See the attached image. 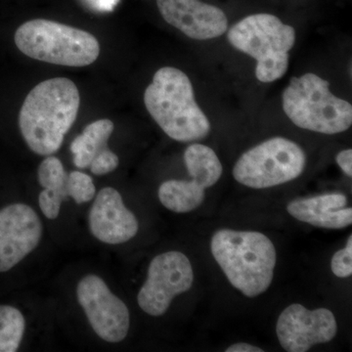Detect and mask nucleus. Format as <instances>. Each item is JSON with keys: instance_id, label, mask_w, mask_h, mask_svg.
<instances>
[{"instance_id": "nucleus-1", "label": "nucleus", "mask_w": 352, "mask_h": 352, "mask_svg": "<svg viewBox=\"0 0 352 352\" xmlns=\"http://www.w3.org/2000/svg\"><path fill=\"white\" fill-rule=\"evenodd\" d=\"M80 104V91L69 78H51L32 88L19 115L21 133L30 149L39 156L59 151Z\"/></svg>"}, {"instance_id": "nucleus-2", "label": "nucleus", "mask_w": 352, "mask_h": 352, "mask_svg": "<svg viewBox=\"0 0 352 352\" xmlns=\"http://www.w3.org/2000/svg\"><path fill=\"white\" fill-rule=\"evenodd\" d=\"M144 104L155 122L173 140L193 142L210 133V120L197 103L188 76L180 69H157L146 88Z\"/></svg>"}, {"instance_id": "nucleus-3", "label": "nucleus", "mask_w": 352, "mask_h": 352, "mask_svg": "<svg viewBox=\"0 0 352 352\" xmlns=\"http://www.w3.org/2000/svg\"><path fill=\"white\" fill-rule=\"evenodd\" d=\"M210 250L228 281L243 295L256 298L270 288L277 254L267 236L222 229L212 236Z\"/></svg>"}, {"instance_id": "nucleus-4", "label": "nucleus", "mask_w": 352, "mask_h": 352, "mask_svg": "<svg viewBox=\"0 0 352 352\" xmlns=\"http://www.w3.org/2000/svg\"><path fill=\"white\" fill-rule=\"evenodd\" d=\"M235 50L256 60V76L270 83L283 78L289 68V52L296 43V31L276 16L259 13L248 16L227 34Z\"/></svg>"}, {"instance_id": "nucleus-5", "label": "nucleus", "mask_w": 352, "mask_h": 352, "mask_svg": "<svg viewBox=\"0 0 352 352\" xmlns=\"http://www.w3.org/2000/svg\"><path fill=\"white\" fill-rule=\"evenodd\" d=\"M282 99L287 117L300 129L332 135L351 126V104L333 95L330 83L314 73L292 78Z\"/></svg>"}, {"instance_id": "nucleus-6", "label": "nucleus", "mask_w": 352, "mask_h": 352, "mask_svg": "<svg viewBox=\"0 0 352 352\" xmlns=\"http://www.w3.org/2000/svg\"><path fill=\"white\" fill-rule=\"evenodd\" d=\"M15 43L28 57L61 66H88L100 54V44L94 34L45 19L28 21L20 25Z\"/></svg>"}, {"instance_id": "nucleus-7", "label": "nucleus", "mask_w": 352, "mask_h": 352, "mask_svg": "<svg viewBox=\"0 0 352 352\" xmlns=\"http://www.w3.org/2000/svg\"><path fill=\"white\" fill-rule=\"evenodd\" d=\"M305 164V153L296 142L273 138L245 152L234 166L233 176L244 186L265 189L296 179Z\"/></svg>"}, {"instance_id": "nucleus-8", "label": "nucleus", "mask_w": 352, "mask_h": 352, "mask_svg": "<svg viewBox=\"0 0 352 352\" xmlns=\"http://www.w3.org/2000/svg\"><path fill=\"white\" fill-rule=\"evenodd\" d=\"M193 282V267L184 254L173 251L159 254L150 263L147 279L139 291V307L150 316H162L173 298L189 291Z\"/></svg>"}, {"instance_id": "nucleus-9", "label": "nucleus", "mask_w": 352, "mask_h": 352, "mask_svg": "<svg viewBox=\"0 0 352 352\" xmlns=\"http://www.w3.org/2000/svg\"><path fill=\"white\" fill-rule=\"evenodd\" d=\"M76 298L101 340L118 344L126 339L131 327L129 307L100 276L88 274L82 278L76 286Z\"/></svg>"}, {"instance_id": "nucleus-10", "label": "nucleus", "mask_w": 352, "mask_h": 352, "mask_svg": "<svg viewBox=\"0 0 352 352\" xmlns=\"http://www.w3.org/2000/svg\"><path fill=\"white\" fill-rule=\"evenodd\" d=\"M43 226L29 205L15 203L0 210V272L12 270L38 247Z\"/></svg>"}, {"instance_id": "nucleus-11", "label": "nucleus", "mask_w": 352, "mask_h": 352, "mask_svg": "<svg viewBox=\"0 0 352 352\" xmlns=\"http://www.w3.org/2000/svg\"><path fill=\"white\" fill-rule=\"evenodd\" d=\"M337 332V321L331 310H309L298 303L284 309L276 325L280 344L289 352L308 351L315 344L331 342Z\"/></svg>"}, {"instance_id": "nucleus-12", "label": "nucleus", "mask_w": 352, "mask_h": 352, "mask_svg": "<svg viewBox=\"0 0 352 352\" xmlns=\"http://www.w3.org/2000/svg\"><path fill=\"white\" fill-rule=\"evenodd\" d=\"M95 196L88 212V227L94 238L104 244L120 245L138 235V220L117 189L105 187Z\"/></svg>"}, {"instance_id": "nucleus-13", "label": "nucleus", "mask_w": 352, "mask_h": 352, "mask_svg": "<svg viewBox=\"0 0 352 352\" xmlns=\"http://www.w3.org/2000/svg\"><path fill=\"white\" fill-rule=\"evenodd\" d=\"M164 21L197 41L219 38L226 34L228 19L219 7L200 0H157Z\"/></svg>"}, {"instance_id": "nucleus-14", "label": "nucleus", "mask_w": 352, "mask_h": 352, "mask_svg": "<svg viewBox=\"0 0 352 352\" xmlns=\"http://www.w3.org/2000/svg\"><path fill=\"white\" fill-rule=\"evenodd\" d=\"M346 204L344 194H323L292 201L287 210L305 223L320 228L342 229L352 223V208H346Z\"/></svg>"}, {"instance_id": "nucleus-15", "label": "nucleus", "mask_w": 352, "mask_h": 352, "mask_svg": "<svg viewBox=\"0 0 352 352\" xmlns=\"http://www.w3.org/2000/svg\"><path fill=\"white\" fill-rule=\"evenodd\" d=\"M113 131L112 120L102 119L88 124L82 133L71 143L74 164L78 168H89L92 161L100 153L108 149V140Z\"/></svg>"}, {"instance_id": "nucleus-16", "label": "nucleus", "mask_w": 352, "mask_h": 352, "mask_svg": "<svg viewBox=\"0 0 352 352\" xmlns=\"http://www.w3.org/2000/svg\"><path fill=\"white\" fill-rule=\"evenodd\" d=\"M162 205L176 214H186L200 207L206 189L195 179H170L164 182L157 192Z\"/></svg>"}, {"instance_id": "nucleus-17", "label": "nucleus", "mask_w": 352, "mask_h": 352, "mask_svg": "<svg viewBox=\"0 0 352 352\" xmlns=\"http://www.w3.org/2000/svg\"><path fill=\"white\" fill-rule=\"evenodd\" d=\"M184 162L190 176L204 188L214 186L222 175V164L212 148L208 146L192 144L184 153Z\"/></svg>"}, {"instance_id": "nucleus-18", "label": "nucleus", "mask_w": 352, "mask_h": 352, "mask_svg": "<svg viewBox=\"0 0 352 352\" xmlns=\"http://www.w3.org/2000/svg\"><path fill=\"white\" fill-rule=\"evenodd\" d=\"M25 332V319L18 308L0 305V352L19 349Z\"/></svg>"}, {"instance_id": "nucleus-19", "label": "nucleus", "mask_w": 352, "mask_h": 352, "mask_svg": "<svg viewBox=\"0 0 352 352\" xmlns=\"http://www.w3.org/2000/svg\"><path fill=\"white\" fill-rule=\"evenodd\" d=\"M68 173L65 170L62 162L57 157L47 156L39 164L38 178L43 189L54 191H66Z\"/></svg>"}, {"instance_id": "nucleus-20", "label": "nucleus", "mask_w": 352, "mask_h": 352, "mask_svg": "<svg viewBox=\"0 0 352 352\" xmlns=\"http://www.w3.org/2000/svg\"><path fill=\"white\" fill-rule=\"evenodd\" d=\"M67 194L78 205L94 200L96 195V187L91 176L80 170L68 173L66 182Z\"/></svg>"}, {"instance_id": "nucleus-21", "label": "nucleus", "mask_w": 352, "mask_h": 352, "mask_svg": "<svg viewBox=\"0 0 352 352\" xmlns=\"http://www.w3.org/2000/svg\"><path fill=\"white\" fill-rule=\"evenodd\" d=\"M69 198L66 191L43 189L38 195V205L44 217L56 219L61 210L62 203Z\"/></svg>"}, {"instance_id": "nucleus-22", "label": "nucleus", "mask_w": 352, "mask_h": 352, "mask_svg": "<svg viewBox=\"0 0 352 352\" xmlns=\"http://www.w3.org/2000/svg\"><path fill=\"white\" fill-rule=\"evenodd\" d=\"M331 267L336 276L347 278L352 274V236H349L346 245L333 254Z\"/></svg>"}, {"instance_id": "nucleus-23", "label": "nucleus", "mask_w": 352, "mask_h": 352, "mask_svg": "<svg viewBox=\"0 0 352 352\" xmlns=\"http://www.w3.org/2000/svg\"><path fill=\"white\" fill-rule=\"evenodd\" d=\"M119 164V157L108 148L95 157L88 168L94 175L101 176L108 175V173L117 170Z\"/></svg>"}, {"instance_id": "nucleus-24", "label": "nucleus", "mask_w": 352, "mask_h": 352, "mask_svg": "<svg viewBox=\"0 0 352 352\" xmlns=\"http://www.w3.org/2000/svg\"><path fill=\"white\" fill-rule=\"evenodd\" d=\"M336 161L342 170L349 177L352 176V150L346 149L340 151L336 157Z\"/></svg>"}, {"instance_id": "nucleus-25", "label": "nucleus", "mask_w": 352, "mask_h": 352, "mask_svg": "<svg viewBox=\"0 0 352 352\" xmlns=\"http://www.w3.org/2000/svg\"><path fill=\"white\" fill-rule=\"evenodd\" d=\"M87 6L101 12H110L119 3V0H83Z\"/></svg>"}, {"instance_id": "nucleus-26", "label": "nucleus", "mask_w": 352, "mask_h": 352, "mask_svg": "<svg viewBox=\"0 0 352 352\" xmlns=\"http://www.w3.org/2000/svg\"><path fill=\"white\" fill-rule=\"evenodd\" d=\"M226 352H263V349L258 346H252L247 342H238L226 349Z\"/></svg>"}]
</instances>
